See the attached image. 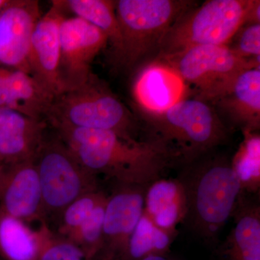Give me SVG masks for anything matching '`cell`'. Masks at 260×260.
I'll return each instance as SVG.
<instances>
[{
    "label": "cell",
    "mask_w": 260,
    "mask_h": 260,
    "mask_svg": "<svg viewBox=\"0 0 260 260\" xmlns=\"http://www.w3.org/2000/svg\"><path fill=\"white\" fill-rule=\"evenodd\" d=\"M177 177L184 186L187 204L182 225L215 249L244 194L232 158L213 150L181 167Z\"/></svg>",
    "instance_id": "cell-2"
},
{
    "label": "cell",
    "mask_w": 260,
    "mask_h": 260,
    "mask_svg": "<svg viewBox=\"0 0 260 260\" xmlns=\"http://www.w3.org/2000/svg\"><path fill=\"white\" fill-rule=\"evenodd\" d=\"M0 209L26 223L47 221L34 160L0 164Z\"/></svg>",
    "instance_id": "cell-12"
},
{
    "label": "cell",
    "mask_w": 260,
    "mask_h": 260,
    "mask_svg": "<svg viewBox=\"0 0 260 260\" xmlns=\"http://www.w3.org/2000/svg\"><path fill=\"white\" fill-rule=\"evenodd\" d=\"M67 13L61 0L51 1L30 38L28 64L31 75L54 98L64 92L59 78L60 26Z\"/></svg>",
    "instance_id": "cell-11"
},
{
    "label": "cell",
    "mask_w": 260,
    "mask_h": 260,
    "mask_svg": "<svg viewBox=\"0 0 260 260\" xmlns=\"http://www.w3.org/2000/svg\"><path fill=\"white\" fill-rule=\"evenodd\" d=\"M234 47L238 55L249 60H259L260 23H246L239 30Z\"/></svg>",
    "instance_id": "cell-27"
},
{
    "label": "cell",
    "mask_w": 260,
    "mask_h": 260,
    "mask_svg": "<svg viewBox=\"0 0 260 260\" xmlns=\"http://www.w3.org/2000/svg\"><path fill=\"white\" fill-rule=\"evenodd\" d=\"M34 162L46 219L59 220L72 202L99 189L97 176L80 164L56 133L51 137L47 133Z\"/></svg>",
    "instance_id": "cell-7"
},
{
    "label": "cell",
    "mask_w": 260,
    "mask_h": 260,
    "mask_svg": "<svg viewBox=\"0 0 260 260\" xmlns=\"http://www.w3.org/2000/svg\"><path fill=\"white\" fill-rule=\"evenodd\" d=\"M197 5L189 0H118L116 18L121 37L116 68L130 72L156 54L162 37L181 15Z\"/></svg>",
    "instance_id": "cell-5"
},
{
    "label": "cell",
    "mask_w": 260,
    "mask_h": 260,
    "mask_svg": "<svg viewBox=\"0 0 260 260\" xmlns=\"http://www.w3.org/2000/svg\"><path fill=\"white\" fill-rule=\"evenodd\" d=\"M198 90L194 97L208 102L239 73L259 67V60L238 55L229 45L198 46L160 59Z\"/></svg>",
    "instance_id": "cell-8"
},
{
    "label": "cell",
    "mask_w": 260,
    "mask_h": 260,
    "mask_svg": "<svg viewBox=\"0 0 260 260\" xmlns=\"http://www.w3.org/2000/svg\"><path fill=\"white\" fill-rule=\"evenodd\" d=\"M176 236L157 226L143 212L121 260H141L152 255H168Z\"/></svg>",
    "instance_id": "cell-22"
},
{
    "label": "cell",
    "mask_w": 260,
    "mask_h": 260,
    "mask_svg": "<svg viewBox=\"0 0 260 260\" xmlns=\"http://www.w3.org/2000/svg\"><path fill=\"white\" fill-rule=\"evenodd\" d=\"M107 196L104 191L99 189L72 202L59 217L56 234L66 239L71 237L90 216L95 207Z\"/></svg>",
    "instance_id": "cell-25"
},
{
    "label": "cell",
    "mask_w": 260,
    "mask_h": 260,
    "mask_svg": "<svg viewBox=\"0 0 260 260\" xmlns=\"http://www.w3.org/2000/svg\"><path fill=\"white\" fill-rule=\"evenodd\" d=\"M143 212L157 226L177 237V226L185 220V191L179 178L161 177L146 188Z\"/></svg>",
    "instance_id": "cell-19"
},
{
    "label": "cell",
    "mask_w": 260,
    "mask_h": 260,
    "mask_svg": "<svg viewBox=\"0 0 260 260\" xmlns=\"http://www.w3.org/2000/svg\"><path fill=\"white\" fill-rule=\"evenodd\" d=\"M39 242V260H86L74 243L54 233L47 221L36 231Z\"/></svg>",
    "instance_id": "cell-26"
},
{
    "label": "cell",
    "mask_w": 260,
    "mask_h": 260,
    "mask_svg": "<svg viewBox=\"0 0 260 260\" xmlns=\"http://www.w3.org/2000/svg\"><path fill=\"white\" fill-rule=\"evenodd\" d=\"M10 0H0V12L10 4Z\"/></svg>",
    "instance_id": "cell-29"
},
{
    "label": "cell",
    "mask_w": 260,
    "mask_h": 260,
    "mask_svg": "<svg viewBox=\"0 0 260 260\" xmlns=\"http://www.w3.org/2000/svg\"><path fill=\"white\" fill-rule=\"evenodd\" d=\"M45 119L53 129L106 130L140 140V124L134 114L94 73L83 85L56 95Z\"/></svg>",
    "instance_id": "cell-4"
},
{
    "label": "cell",
    "mask_w": 260,
    "mask_h": 260,
    "mask_svg": "<svg viewBox=\"0 0 260 260\" xmlns=\"http://www.w3.org/2000/svg\"><path fill=\"white\" fill-rule=\"evenodd\" d=\"M234 226L215 248L218 260H260V205L243 194L234 212Z\"/></svg>",
    "instance_id": "cell-17"
},
{
    "label": "cell",
    "mask_w": 260,
    "mask_h": 260,
    "mask_svg": "<svg viewBox=\"0 0 260 260\" xmlns=\"http://www.w3.org/2000/svg\"><path fill=\"white\" fill-rule=\"evenodd\" d=\"M42 15L37 0H10L0 12V67L29 73L30 38Z\"/></svg>",
    "instance_id": "cell-13"
},
{
    "label": "cell",
    "mask_w": 260,
    "mask_h": 260,
    "mask_svg": "<svg viewBox=\"0 0 260 260\" xmlns=\"http://www.w3.org/2000/svg\"><path fill=\"white\" fill-rule=\"evenodd\" d=\"M141 260H174L168 255H152L147 256L144 259Z\"/></svg>",
    "instance_id": "cell-28"
},
{
    "label": "cell",
    "mask_w": 260,
    "mask_h": 260,
    "mask_svg": "<svg viewBox=\"0 0 260 260\" xmlns=\"http://www.w3.org/2000/svg\"><path fill=\"white\" fill-rule=\"evenodd\" d=\"M145 139L160 142L183 167L229 141V129L209 103L186 98L167 110L141 113Z\"/></svg>",
    "instance_id": "cell-3"
},
{
    "label": "cell",
    "mask_w": 260,
    "mask_h": 260,
    "mask_svg": "<svg viewBox=\"0 0 260 260\" xmlns=\"http://www.w3.org/2000/svg\"><path fill=\"white\" fill-rule=\"evenodd\" d=\"M67 12L95 25L106 36L110 46L111 58L115 63L120 54L121 37L116 18L115 1L111 0H61Z\"/></svg>",
    "instance_id": "cell-20"
},
{
    "label": "cell",
    "mask_w": 260,
    "mask_h": 260,
    "mask_svg": "<svg viewBox=\"0 0 260 260\" xmlns=\"http://www.w3.org/2000/svg\"><path fill=\"white\" fill-rule=\"evenodd\" d=\"M256 0H208L174 22L162 37L155 59L198 46L229 45L247 23Z\"/></svg>",
    "instance_id": "cell-6"
},
{
    "label": "cell",
    "mask_w": 260,
    "mask_h": 260,
    "mask_svg": "<svg viewBox=\"0 0 260 260\" xmlns=\"http://www.w3.org/2000/svg\"><path fill=\"white\" fill-rule=\"evenodd\" d=\"M48 126L44 119L0 108V164L34 160Z\"/></svg>",
    "instance_id": "cell-16"
},
{
    "label": "cell",
    "mask_w": 260,
    "mask_h": 260,
    "mask_svg": "<svg viewBox=\"0 0 260 260\" xmlns=\"http://www.w3.org/2000/svg\"><path fill=\"white\" fill-rule=\"evenodd\" d=\"M108 196L95 207L90 216L68 239L80 248L86 260L95 259L100 250Z\"/></svg>",
    "instance_id": "cell-24"
},
{
    "label": "cell",
    "mask_w": 260,
    "mask_h": 260,
    "mask_svg": "<svg viewBox=\"0 0 260 260\" xmlns=\"http://www.w3.org/2000/svg\"><path fill=\"white\" fill-rule=\"evenodd\" d=\"M146 188L116 184L108 196L102 246L94 260H121L143 215Z\"/></svg>",
    "instance_id": "cell-10"
},
{
    "label": "cell",
    "mask_w": 260,
    "mask_h": 260,
    "mask_svg": "<svg viewBox=\"0 0 260 260\" xmlns=\"http://www.w3.org/2000/svg\"><path fill=\"white\" fill-rule=\"evenodd\" d=\"M208 103L218 106L242 132H259V67L243 70Z\"/></svg>",
    "instance_id": "cell-15"
},
{
    "label": "cell",
    "mask_w": 260,
    "mask_h": 260,
    "mask_svg": "<svg viewBox=\"0 0 260 260\" xmlns=\"http://www.w3.org/2000/svg\"><path fill=\"white\" fill-rule=\"evenodd\" d=\"M54 130L85 169L116 184L148 186L177 165L170 152L156 140H126L106 130Z\"/></svg>",
    "instance_id": "cell-1"
},
{
    "label": "cell",
    "mask_w": 260,
    "mask_h": 260,
    "mask_svg": "<svg viewBox=\"0 0 260 260\" xmlns=\"http://www.w3.org/2000/svg\"><path fill=\"white\" fill-rule=\"evenodd\" d=\"M109 45L107 36L91 23L66 17L60 26L59 78L64 92L85 83L93 74L91 64Z\"/></svg>",
    "instance_id": "cell-9"
},
{
    "label": "cell",
    "mask_w": 260,
    "mask_h": 260,
    "mask_svg": "<svg viewBox=\"0 0 260 260\" xmlns=\"http://www.w3.org/2000/svg\"><path fill=\"white\" fill-rule=\"evenodd\" d=\"M132 93L140 113L162 112L188 98V84L172 67L153 59L135 75Z\"/></svg>",
    "instance_id": "cell-14"
},
{
    "label": "cell",
    "mask_w": 260,
    "mask_h": 260,
    "mask_svg": "<svg viewBox=\"0 0 260 260\" xmlns=\"http://www.w3.org/2000/svg\"><path fill=\"white\" fill-rule=\"evenodd\" d=\"M54 99L26 72L0 67V108L45 120Z\"/></svg>",
    "instance_id": "cell-18"
},
{
    "label": "cell",
    "mask_w": 260,
    "mask_h": 260,
    "mask_svg": "<svg viewBox=\"0 0 260 260\" xmlns=\"http://www.w3.org/2000/svg\"><path fill=\"white\" fill-rule=\"evenodd\" d=\"M242 133V142L232 158V167L240 181L243 194L256 195L260 187L259 132Z\"/></svg>",
    "instance_id": "cell-23"
},
{
    "label": "cell",
    "mask_w": 260,
    "mask_h": 260,
    "mask_svg": "<svg viewBox=\"0 0 260 260\" xmlns=\"http://www.w3.org/2000/svg\"><path fill=\"white\" fill-rule=\"evenodd\" d=\"M0 256L5 260H39L36 231L0 209Z\"/></svg>",
    "instance_id": "cell-21"
}]
</instances>
